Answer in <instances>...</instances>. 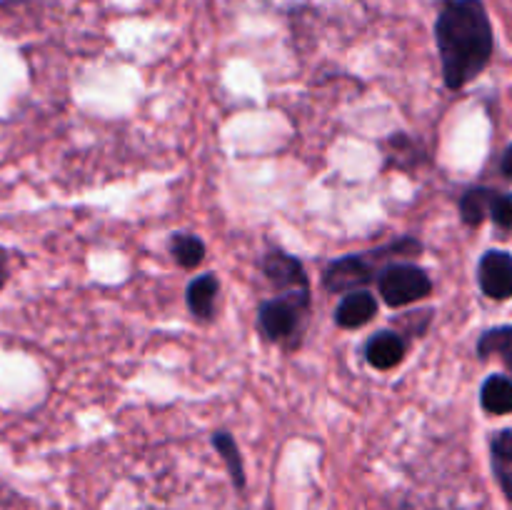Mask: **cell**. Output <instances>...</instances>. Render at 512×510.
Masks as SVG:
<instances>
[{"instance_id":"cell-1","label":"cell","mask_w":512,"mask_h":510,"mask_svg":"<svg viewBox=\"0 0 512 510\" xmlns=\"http://www.w3.org/2000/svg\"><path fill=\"white\" fill-rule=\"evenodd\" d=\"M448 88L458 90L478 78L493 55V28L480 0H450L435 23Z\"/></svg>"},{"instance_id":"cell-2","label":"cell","mask_w":512,"mask_h":510,"mask_svg":"<svg viewBox=\"0 0 512 510\" xmlns=\"http://www.w3.org/2000/svg\"><path fill=\"white\" fill-rule=\"evenodd\" d=\"M378 285L383 300L393 308L415 303V300L425 298L433 288L425 270H420L418 265H390V268L383 270Z\"/></svg>"},{"instance_id":"cell-3","label":"cell","mask_w":512,"mask_h":510,"mask_svg":"<svg viewBox=\"0 0 512 510\" xmlns=\"http://www.w3.org/2000/svg\"><path fill=\"white\" fill-rule=\"evenodd\" d=\"M480 288L488 298H512V255L505 250H488L478 268Z\"/></svg>"},{"instance_id":"cell-4","label":"cell","mask_w":512,"mask_h":510,"mask_svg":"<svg viewBox=\"0 0 512 510\" xmlns=\"http://www.w3.org/2000/svg\"><path fill=\"white\" fill-rule=\"evenodd\" d=\"M373 280V268L368 265V260L360 258V255H348V258H340L325 270V288L330 293H355V290L365 288V285Z\"/></svg>"},{"instance_id":"cell-5","label":"cell","mask_w":512,"mask_h":510,"mask_svg":"<svg viewBox=\"0 0 512 510\" xmlns=\"http://www.w3.org/2000/svg\"><path fill=\"white\" fill-rule=\"evenodd\" d=\"M308 305V300H298V298H280V300H270L260 308V328L265 330L270 340H283L288 338L290 333L298 325L300 313Z\"/></svg>"},{"instance_id":"cell-6","label":"cell","mask_w":512,"mask_h":510,"mask_svg":"<svg viewBox=\"0 0 512 510\" xmlns=\"http://www.w3.org/2000/svg\"><path fill=\"white\" fill-rule=\"evenodd\" d=\"M265 275L273 280L278 288H288V298L308 300V278L300 265V260L290 258L285 253H270L263 263Z\"/></svg>"},{"instance_id":"cell-7","label":"cell","mask_w":512,"mask_h":510,"mask_svg":"<svg viewBox=\"0 0 512 510\" xmlns=\"http://www.w3.org/2000/svg\"><path fill=\"white\" fill-rule=\"evenodd\" d=\"M365 355H368V363L373 365V368L378 370L395 368L405 355L403 335L393 333V330H383V333L373 335V338L368 340Z\"/></svg>"},{"instance_id":"cell-8","label":"cell","mask_w":512,"mask_h":510,"mask_svg":"<svg viewBox=\"0 0 512 510\" xmlns=\"http://www.w3.org/2000/svg\"><path fill=\"white\" fill-rule=\"evenodd\" d=\"M378 313V300L365 290H355L343 298V303L335 310V320L340 328H360V325L370 323L373 315Z\"/></svg>"},{"instance_id":"cell-9","label":"cell","mask_w":512,"mask_h":510,"mask_svg":"<svg viewBox=\"0 0 512 510\" xmlns=\"http://www.w3.org/2000/svg\"><path fill=\"white\" fill-rule=\"evenodd\" d=\"M490 455H493V473L498 478L503 493L512 500V430H503L490 443Z\"/></svg>"},{"instance_id":"cell-10","label":"cell","mask_w":512,"mask_h":510,"mask_svg":"<svg viewBox=\"0 0 512 510\" xmlns=\"http://www.w3.org/2000/svg\"><path fill=\"white\" fill-rule=\"evenodd\" d=\"M483 408L493 415L512 413V380L508 375H490L483 383Z\"/></svg>"},{"instance_id":"cell-11","label":"cell","mask_w":512,"mask_h":510,"mask_svg":"<svg viewBox=\"0 0 512 510\" xmlns=\"http://www.w3.org/2000/svg\"><path fill=\"white\" fill-rule=\"evenodd\" d=\"M215 295H218V280L215 275H200L190 283L188 288V305L193 310L195 318L208 320L213 315V305H215Z\"/></svg>"},{"instance_id":"cell-12","label":"cell","mask_w":512,"mask_h":510,"mask_svg":"<svg viewBox=\"0 0 512 510\" xmlns=\"http://www.w3.org/2000/svg\"><path fill=\"white\" fill-rule=\"evenodd\" d=\"M478 355L480 358H490V355H500L508 365L512 373V328L505 325V328H493L480 338L478 343Z\"/></svg>"},{"instance_id":"cell-13","label":"cell","mask_w":512,"mask_h":510,"mask_svg":"<svg viewBox=\"0 0 512 510\" xmlns=\"http://www.w3.org/2000/svg\"><path fill=\"white\" fill-rule=\"evenodd\" d=\"M495 190L488 188H473L463 195L460 200V213L468 225H480L490 215V203H493Z\"/></svg>"},{"instance_id":"cell-14","label":"cell","mask_w":512,"mask_h":510,"mask_svg":"<svg viewBox=\"0 0 512 510\" xmlns=\"http://www.w3.org/2000/svg\"><path fill=\"white\" fill-rule=\"evenodd\" d=\"M170 253H173V258L178 260L183 268H195V265L205 258V245L203 240L195 238V235L178 233L170 240Z\"/></svg>"},{"instance_id":"cell-15","label":"cell","mask_w":512,"mask_h":510,"mask_svg":"<svg viewBox=\"0 0 512 510\" xmlns=\"http://www.w3.org/2000/svg\"><path fill=\"white\" fill-rule=\"evenodd\" d=\"M213 445L218 448V453L223 455V460H225V465H228L230 478H233L235 488H243V485H245V470H243V460H240V453H238V445H235V440L230 438L228 433H215L213 435Z\"/></svg>"},{"instance_id":"cell-16","label":"cell","mask_w":512,"mask_h":510,"mask_svg":"<svg viewBox=\"0 0 512 510\" xmlns=\"http://www.w3.org/2000/svg\"><path fill=\"white\" fill-rule=\"evenodd\" d=\"M490 218L500 228H512V193H495L490 203Z\"/></svg>"},{"instance_id":"cell-17","label":"cell","mask_w":512,"mask_h":510,"mask_svg":"<svg viewBox=\"0 0 512 510\" xmlns=\"http://www.w3.org/2000/svg\"><path fill=\"white\" fill-rule=\"evenodd\" d=\"M500 170H503L505 178H512V145L508 150H505L503 155V163H500Z\"/></svg>"}]
</instances>
